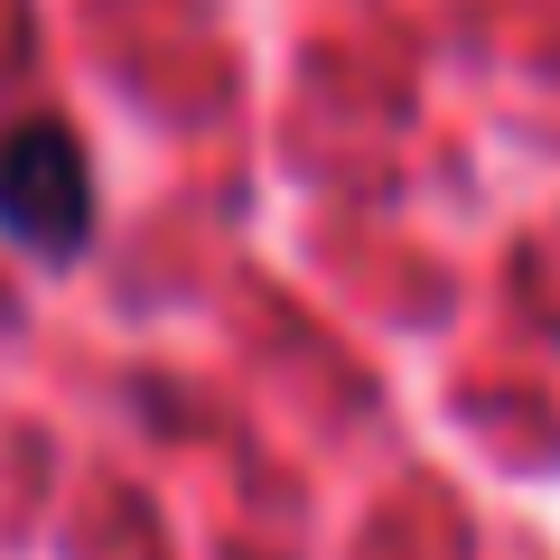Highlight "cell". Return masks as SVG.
Listing matches in <instances>:
<instances>
[{
    "mask_svg": "<svg viewBox=\"0 0 560 560\" xmlns=\"http://www.w3.org/2000/svg\"><path fill=\"white\" fill-rule=\"evenodd\" d=\"M0 234L38 253L47 271L84 261L94 243V160L57 113H28L0 131Z\"/></svg>",
    "mask_w": 560,
    "mask_h": 560,
    "instance_id": "cell-1",
    "label": "cell"
}]
</instances>
